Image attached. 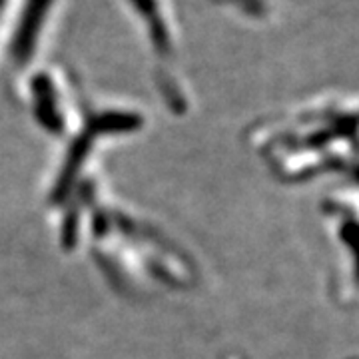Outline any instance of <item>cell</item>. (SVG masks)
I'll return each mask as SVG.
<instances>
[{"mask_svg": "<svg viewBox=\"0 0 359 359\" xmlns=\"http://www.w3.org/2000/svg\"><path fill=\"white\" fill-rule=\"evenodd\" d=\"M4 2H6V0H0V11H2V6H4Z\"/></svg>", "mask_w": 359, "mask_h": 359, "instance_id": "obj_3", "label": "cell"}, {"mask_svg": "<svg viewBox=\"0 0 359 359\" xmlns=\"http://www.w3.org/2000/svg\"><path fill=\"white\" fill-rule=\"evenodd\" d=\"M140 14L146 18V22L152 30V39L158 50H168L170 48V34H168V28L162 20V14H160V6L156 0H130Z\"/></svg>", "mask_w": 359, "mask_h": 359, "instance_id": "obj_2", "label": "cell"}, {"mask_svg": "<svg viewBox=\"0 0 359 359\" xmlns=\"http://www.w3.org/2000/svg\"><path fill=\"white\" fill-rule=\"evenodd\" d=\"M52 0H28L25 6L22 18L18 22L13 42V54L18 62H26L30 58V52L34 48V42L39 36V30L48 14Z\"/></svg>", "mask_w": 359, "mask_h": 359, "instance_id": "obj_1", "label": "cell"}]
</instances>
